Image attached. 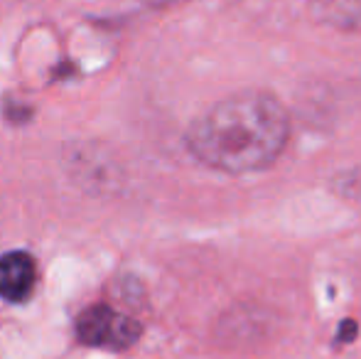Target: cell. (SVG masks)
<instances>
[{
	"label": "cell",
	"instance_id": "obj_1",
	"mask_svg": "<svg viewBox=\"0 0 361 359\" xmlns=\"http://www.w3.org/2000/svg\"><path fill=\"white\" fill-rule=\"evenodd\" d=\"M290 138L286 106L266 91H243L212 106L187 128V150L202 165L226 175L266 170Z\"/></svg>",
	"mask_w": 361,
	"mask_h": 359
},
{
	"label": "cell",
	"instance_id": "obj_2",
	"mask_svg": "<svg viewBox=\"0 0 361 359\" xmlns=\"http://www.w3.org/2000/svg\"><path fill=\"white\" fill-rule=\"evenodd\" d=\"M143 335V327L126 312L111 305H91L76 317V337L81 345L96 350L123 352L133 347Z\"/></svg>",
	"mask_w": 361,
	"mask_h": 359
},
{
	"label": "cell",
	"instance_id": "obj_3",
	"mask_svg": "<svg viewBox=\"0 0 361 359\" xmlns=\"http://www.w3.org/2000/svg\"><path fill=\"white\" fill-rule=\"evenodd\" d=\"M37 286V264L27 251H8L0 256V300L27 303Z\"/></svg>",
	"mask_w": 361,
	"mask_h": 359
},
{
	"label": "cell",
	"instance_id": "obj_4",
	"mask_svg": "<svg viewBox=\"0 0 361 359\" xmlns=\"http://www.w3.org/2000/svg\"><path fill=\"white\" fill-rule=\"evenodd\" d=\"M319 23L344 32H361V0H310Z\"/></svg>",
	"mask_w": 361,
	"mask_h": 359
}]
</instances>
